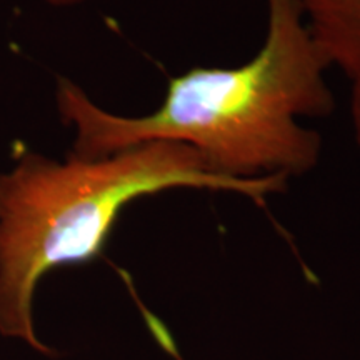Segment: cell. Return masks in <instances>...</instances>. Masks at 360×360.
Segmentation results:
<instances>
[{
	"instance_id": "cell-5",
	"label": "cell",
	"mask_w": 360,
	"mask_h": 360,
	"mask_svg": "<svg viewBox=\"0 0 360 360\" xmlns=\"http://www.w3.org/2000/svg\"><path fill=\"white\" fill-rule=\"evenodd\" d=\"M42 2L56 8H70V7L82 6V4L92 2V0H42Z\"/></svg>"
},
{
	"instance_id": "cell-4",
	"label": "cell",
	"mask_w": 360,
	"mask_h": 360,
	"mask_svg": "<svg viewBox=\"0 0 360 360\" xmlns=\"http://www.w3.org/2000/svg\"><path fill=\"white\" fill-rule=\"evenodd\" d=\"M350 120H352V129L355 135V142L360 148V75L350 80Z\"/></svg>"
},
{
	"instance_id": "cell-3",
	"label": "cell",
	"mask_w": 360,
	"mask_h": 360,
	"mask_svg": "<svg viewBox=\"0 0 360 360\" xmlns=\"http://www.w3.org/2000/svg\"><path fill=\"white\" fill-rule=\"evenodd\" d=\"M305 24L328 69L360 75V0H300Z\"/></svg>"
},
{
	"instance_id": "cell-2",
	"label": "cell",
	"mask_w": 360,
	"mask_h": 360,
	"mask_svg": "<svg viewBox=\"0 0 360 360\" xmlns=\"http://www.w3.org/2000/svg\"><path fill=\"white\" fill-rule=\"evenodd\" d=\"M287 184L283 177H225L177 142H148L94 159H53L17 147L0 170V335L53 355L35 327L40 282L52 270L101 257L132 202L193 188L237 193L265 205Z\"/></svg>"
},
{
	"instance_id": "cell-1",
	"label": "cell",
	"mask_w": 360,
	"mask_h": 360,
	"mask_svg": "<svg viewBox=\"0 0 360 360\" xmlns=\"http://www.w3.org/2000/svg\"><path fill=\"white\" fill-rule=\"evenodd\" d=\"M265 4L267 32L259 53L237 67H193L174 75L148 114H114L74 80L58 77L56 109L72 130L70 154L94 159L148 142H177L225 177L290 180L314 170L322 137L302 119L334 112L328 65L310 37L300 0Z\"/></svg>"
}]
</instances>
